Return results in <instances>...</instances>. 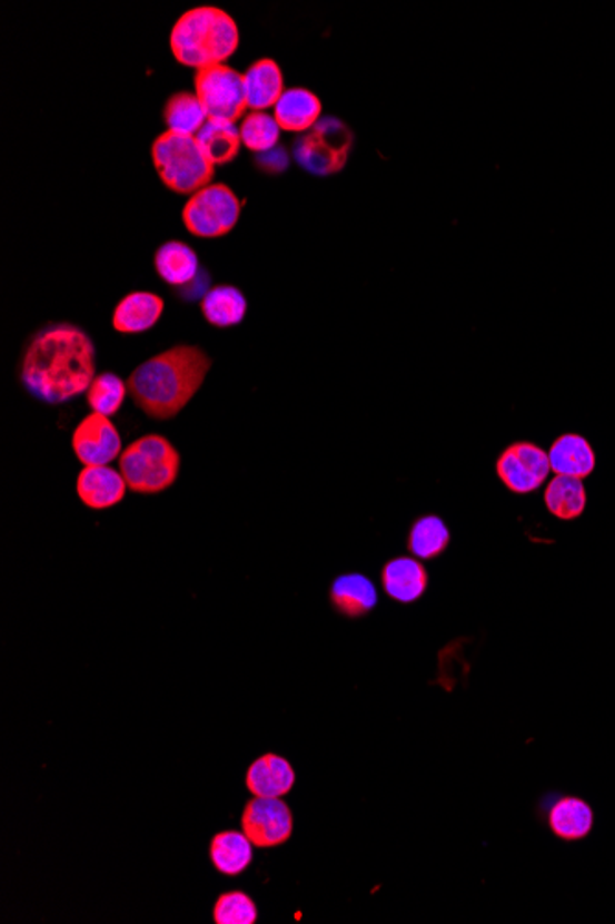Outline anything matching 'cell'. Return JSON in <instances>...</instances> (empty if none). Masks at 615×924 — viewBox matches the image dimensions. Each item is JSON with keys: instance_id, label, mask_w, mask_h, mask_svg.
<instances>
[{"instance_id": "6da1fadb", "label": "cell", "mask_w": 615, "mask_h": 924, "mask_svg": "<svg viewBox=\"0 0 615 924\" xmlns=\"http://www.w3.org/2000/svg\"><path fill=\"white\" fill-rule=\"evenodd\" d=\"M97 376V347L86 328L75 323H49L28 340L19 364V381L39 403H69L89 390Z\"/></svg>"}, {"instance_id": "7a4b0ae2", "label": "cell", "mask_w": 615, "mask_h": 924, "mask_svg": "<svg viewBox=\"0 0 615 924\" xmlns=\"http://www.w3.org/2000/svg\"><path fill=\"white\" fill-rule=\"evenodd\" d=\"M212 358L198 345L179 344L135 367L128 392L135 406L156 421H170L204 386Z\"/></svg>"}, {"instance_id": "3957f363", "label": "cell", "mask_w": 615, "mask_h": 924, "mask_svg": "<svg viewBox=\"0 0 615 924\" xmlns=\"http://www.w3.org/2000/svg\"><path fill=\"white\" fill-rule=\"evenodd\" d=\"M238 45V24L218 6H196L185 11L170 32L173 58L196 70L224 65L235 56Z\"/></svg>"}, {"instance_id": "277c9868", "label": "cell", "mask_w": 615, "mask_h": 924, "mask_svg": "<svg viewBox=\"0 0 615 924\" xmlns=\"http://www.w3.org/2000/svg\"><path fill=\"white\" fill-rule=\"evenodd\" d=\"M118 465L131 493L159 494L179 479L181 454L165 435L146 434L123 449Z\"/></svg>"}, {"instance_id": "5b68a950", "label": "cell", "mask_w": 615, "mask_h": 924, "mask_svg": "<svg viewBox=\"0 0 615 924\" xmlns=\"http://www.w3.org/2000/svg\"><path fill=\"white\" fill-rule=\"evenodd\" d=\"M151 161L165 187L171 193L196 194L209 187L216 167L207 159L194 135L167 129L151 145Z\"/></svg>"}, {"instance_id": "8992f818", "label": "cell", "mask_w": 615, "mask_h": 924, "mask_svg": "<svg viewBox=\"0 0 615 924\" xmlns=\"http://www.w3.org/2000/svg\"><path fill=\"white\" fill-rule=\"evenodd\" d=\"M353 146V129L336 117H325L295 140V161L316 176H333L345 168Z\"/></svg>"}, {"instance_id": "52a82bcc", "label": "cell", "mask_w": 615, "mask_h": 924, "mask_svg": "<svg viewBox=\"0 0 615 924\" xmlns=\"http://www.w3.org/2000/svg\"><path fill=\"white\" fill-rule=\"evenodd\" d=\"M241 201L225 184H210L188 198L182 207V224L198 238L229 235L240 220Z\"/></svg>"}, {"instance_id": "ba28073f", "label": "cell", "mask_w": 615, "mask_h": 924, "mask_svg": "<svg viewBox=\"0 0 615 924\" xmlns=\"http://www.w3.org/2000/svg\"><path fill=\"white\" fill-rule=\"evenodd\" d=\"M194 87L207 117L235 124L246 117L247 95L244 75L229 65L196 70Z\"/></svg>"}, {"instance_id": "9c48e42d", "label": "cell", "mask_w": 615, "mask_h": 924, "mask_svg": "<svg viewBox=\"0 0 615 924\" xmlns=\"http://www.w3.org/2000/svg\"><path fill=\"white\" fill-rule=\"evenodd\" d=\"M241 830L258 849H275L294 836V812L282 797H252L244 806Z\"/></svg>"}, {"instance_id": "30bf717a", "label": "cell", "mask_w": 615, "mask_h": 924, "mask_svg": "<svg viewBox=\"0 0 615 924\" xmlns=\"http://www.w3.org/2000/svg\"><path fill=\"white\" fill-rule=\"evenodd\" d=\"M552 473L549 456L530 441L510 443L496 460V474L510 493L529 494L540 490Z\"/></svg>"}, {"instance_id": "8fae6325", "label": "cell", "mask_w": 615, "mask_h": 924, "mask_svg": "<svg viewBox=\"0 0 615 924\" xmlns=\"http://www.w3.org/2000/svg\"><path fill=\"white\" fill-rule=\"evenodd\" d=\"M70 443L83 468L109 465L122 454V438L117 426L106 415L95 412L78 423Z\"/></svg>"}, {"instance_id": "7c38bea8", "label": "cell", "mask_w": 615, "mask_h": 924, "mask_svg": "<svg viewBox=\"0 0 615 924\" xmlns=\"http://www.w3.org/2000/svg\"><path fill=\"white\" fill-rule=\"evenodd\" d=\"M76 493L81 504L89 510L106 511L126 499L128 484L117 469L109 465H89L78 473Z\"/></svg>"}, {"instance_id": "4fadbf2b", "label": "cell", "mask_w": 615, "mask_h": 924, "mask_svg": "<svg viewBox=\"0 0 615 924\" xmlns=\"http://www.w3.org/2000/svg\"><path fill=\"white\" fill-rule=\"evenodd\" d=\"M295 775L294 766L288 758L277 753H266L262 757L255 758L246 771V788L252 797H277L288 796L294 790Z\"/></svg>"}, {"instance_id": "5bb4252c", "label": "cell", "mask_w": 615, "mask_h": 924, "mask_svg": "<svg viewBox=\"0 0 615 924\" xmlns=\"http://www.w3.org/2000/svg\"><path fill=\"white\" fill-rule=\"evenodd\" d=\"M328 600L337 615L345 618H364L378 606V589L369 576L359 572L337 576L328 591Z\"/></svg>"}, {"instance_id": "9a60e30c", "label": "cell", "mask_w": 615, "mask_h": 924, "mask_svg": "<svg viewBox=\"0 0 615 924\" xmlns=\"http://www.w3.org/2000/svg\"><path fill=\"white\" fill-rule=\"evenodd\" d=\"M428 586V570L417 558L398 556L389 559L381 569V587L395 602H417L426 594Z\"/></svg>"}, {"instance_id": "2e32d148", "label": "cell", "mask_w": 615, "mask_h": 924, "mask_svg": "<svg viewBox=\"0 0 615 924\" xmlns=\"http://www.w3.org/2000/svg\"><path fill=\"white\" fill-rule=\"evenodd\" d=\"M547 827L562 842H581L594 830V808L577 796H558L546 814Z\"/></svg>"}, {"instance_id": "e0dca14e", "label": "cell", "mask_w": 615, "mask_h": 924, "mask_svg": "<svg viewBox=\"0 0 615 924\" xmlns=\"http://www.w3.org/2000/svg\"><path fill=\"white\" fill-rule=\"evenodd\" d=\"M165 299L153 292H131L112 311L111 325L120 334L148 333L161 322Z\"/></svg>"}, {"instance_id": "ac0fdd59", "label": "cell", "mask_w": 615, "mask_h": 924, "mask_svg": "<svg viewBox=\"0 0 615 924\" xmlns=\"http://www.w3.org/2000/svg\"><path fill=\"white\" fill-rule=\"evenodd\" d=\"M323 104L316 92L305 87H294L284 91L275 106V120L284 131L306 134L321 120Z\"/></svg>"}, {"instance_id": "d6986e66", "label": "cell", "mask_w": 615, "mask_h": 924, "mask_svg": "<svg viewBox=\"0 0 615 924\" xmlns=\"http://www.w3.org/2000/svg\"><path fill=\"white\" fill-rule=\"evenodd\" d=\"M547 456L553 473L578 480L588 479L597 463L589 441L578 434L561 435L553 441Z\"/></svg>"}, {"instance_id": "ffe728a7", "label": "cell", "mask_w": 615, "mask_h": 924, "mask_svg": "<svg viewBox=\"0 0 615 924\" xmlns=\"http://www.w3.org/2000/svg\"><path fill=\"white\" fill-rule=\"evenodd\" d=\"M255 845L247 838L244 830H221L210 839L209 858L210 864L220 875L240 876L246 873L252 864Z\"/></svg>"}, {"instance_id": "44dd1931", "label": "cell", "mask_w": 615, "mask_h": 924, "mask_svg": "<svg viewBox=\"0 0 615 924\" xmlns=\"http://www.w3.org/2000/svg\"><path fill=\"white\" fill-rule=\"evenodd\" d=\"M247 108L266 111L275 108L284 95V75L279 63L269 58L255 61L244 75Z\"/></svg>"}, {"instance_id": "7402d4cb", "label": "cell", "mask_w": 615, "mask_h": 924, "mask_svg": "<svg viewBox=\"0 0 615 924\" xmlns=\"http://www.w3.org/2000/svg\"><path fill=\"white\" fill-rule=\"evenodd\" d=\"M153 266L157 275L173 288L190 285L201 272L198 253L181 240H168L157 247Z\"/></svg>"}, {"instance_id": "603a6c76", "label": "cell", "mask_w": 615, "mask_h": 924, "mask_svg": "<svg viewBox=\"0 0 615 924\" xmlns=\"http://www.w3.org/2000/svg\"><path fill=\"white\" fill-rule=\"evenodd\" d=\"M199 308L212 327L230 328L246 320L249 303L238 286L216 285L199 299Z\"/></svg>"}, {"instance_id": "cb8c5ba5", "label": "cell", "mask_w": 615, "mask_h": 924, "mask_svg": "<svg viewBox=\"0 0 615 924\" xmlns=\"http://www.w3.org/2000/svg\"><path fill=\"white\" fill-rule=\"evenodd\" d=\"M196 140L215 167L229 165L240 154V128H236L232 122L209 119L199 129Z\"/></svg>"}, {"instance_id": "d4e9b609", "label": "cell", "mask_w": 615, "mask_h": 924, "mask_svg": "<svg viewBox=\"0 0 615 924\" xmlns=\"http://www.w3.org/2000/svg\"><path fill=\"white\" fill-rule=\"evenodd\" d=\"M544 502L553 517L561 521H573L583 515L588 504V494L583 480L555 474L544 491Z\"/></svg>"}, {"instance_id": "484cf974", "label": "cell", "mask_w": 615, "mask_h": 924, "mask_svg": "<svg viewBox=\"0 0 615 924\" xmlns=\"http://www.w3.org/2000/svg\"><path fill=\"white\" fill-rule=\"evenodd\" d=\"M449 535L445 521L437 515L418 517L407 533V550L417 559H437L448 549Z\"/></svg>"}, {"instance_id": "4316f807", "label": "cell", "mask_w": 615, "mask_h": 924, "mask_svg": "<svg viewBox=\"0 0 615 924\" xmlns=\"http://www.w3.org/2000/svg\"><path fill=\"white\" fill-rule=\"evenodd\" d=\"M162 119L170 131L196 137L209 117L196 92L179 91L168 98L162 109Z\"/></svg>"}, {"instance_id": "83f0119b", "label": "cell", "mask_w": 615, "mask_h": 924, "mask_svg": "<svg viewBox=\"0 0 615 924\" xmlns=\"http://www.w3.org/2000/svg\"><path fill=\"white\" fill-rule=\"evenodd\" d=\"M128 393V382L122 381L117 373L103 371L100 375L95 376V381L87 390V404L95 414L112 417L122 409Z\"/></svg>"}, {"instance_id": "f1b7e54d", "label": "cell", "mask_w": 615, "mask_h": 924, "mask_svg": "<svg viewBox=\"0 0 615 924\" xmlns=\"http://www.w3.org/2000/svg\"><path fill=\"white\" fill-rule=\"evenodd\" d=\"M241 146L255 154H266L277 148L280 139V126L275 117L266 111H251L240 124Z\"/></svg>"}, {"instance_id": "f546056e", "label": "cell", "mask_w": 615, "mask_h": 924, "mask_svg": "<svg viewBox=\"0 0 615 924\" xmlns=\"http://www.w3.org/2000/svg\"><path fill=\"white\" fill-rule=\"evenodd\" d=\"M258 920L257 903L241 889L221 893L212 908L216 924H255Z\"/></svg>"}, {"instance_id": "4dcf8cb0", "label": "cell", "mask_w": 615, "mask_h": 924, "mask_svg": "<svg viewBox=\"0 0 615 924\" xmlns=\"http://www.w3.org/2000/svg\"><path fill=\"white\" fill-rule=\"evenodd\" d=\"M257 165L260 170L266 173H282L288 167V154L284 148H275V150L266 151V154H258Z\"/></svg>"}]
</instances>
